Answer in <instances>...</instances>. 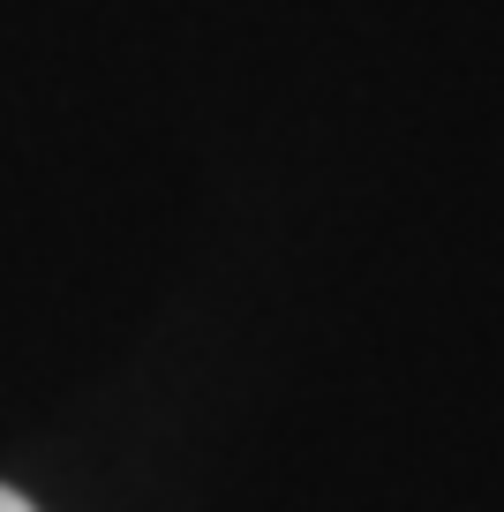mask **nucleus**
I'll list each match as a JSON object with an SVG mask.
<instances>
[{
  "label": "nucleus",
  "instance_id": "1",
  "mask_svg": "<svg viewBox=\"0 0 504 512\" xmlns=\"http://www.w3.org/2000/svg\"><path fill=\"white\" fill-rule=\"evenodd\" d=\"M0 512H31V497H16V490H0Z\"/></svg>",
  "mask_w": 504,
  "mask_h": 512
}]
</instances>
